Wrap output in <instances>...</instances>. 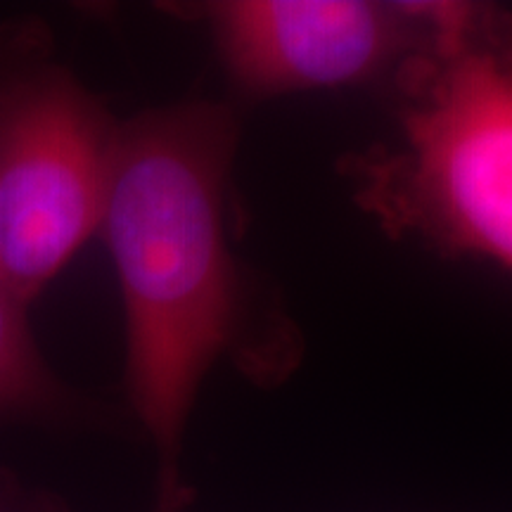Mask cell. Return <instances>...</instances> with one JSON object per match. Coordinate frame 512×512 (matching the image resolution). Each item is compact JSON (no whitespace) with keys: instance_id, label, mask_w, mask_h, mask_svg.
<instances>
[{"instance_id":"6da1fadb","label":"cell","mask_w":512,"mask_h":512,"mask_svg":"<svg viewBox=\"0 0 512 512\" xmlns=\"http://www.w3.org/2000/svg\"><path fill=\"white\" fill-rule=\"evenodd\" d=\"M235 117L183 102L117 124L100 230L126 313V382L159 453V510H183L178 456L204 377L242 330L226 235Z\"/></svg>"},{"instance_id":"7a4b0ae2","label":"cell","mask_w":512,"mask_h":512,"mask_svg":"<svg viewBox=\"0 0 512 512\" xmlns=\"http://www.w3.org/2000/svg\"><path fill=\"white\" fill-rule=\"evenodd\" d=\"M396 81L399 143L358 164L361 202L387 228L512 271V22L439 3Z\"/></svg>"},{"instance_id":"3957f363","label":"cell","mask_w":512,"mask_h":512,"mask_svg":"<svg viewBox=\"0 0 512 512\" xmlns=\"http://www.w3.org/2000/svg\"><path fill=\"white\" fill-rule=\"evenodd\" d=\"M117 124L72 74L0 79V285L29 304L98 233Z\"/></svg>"},{"instance_id":"277c9868","label":"cell","mask_w":512,"mask_h":512,"mask_svg":"<svg viewBox=\"0 0 512 512\" xmlns=\"http://www.w3.org/2000/svg\"><path fill=\"white\" fill-rule=\"evenodd\" d=\"M200 15L235 88L271 98L399 74L432 41L437 3L228 0Z\"/></svg>"},{"instance_id":"5b68a950","label":"cell","mask_w":512,"mask_h":512,"mask_svg":"<svg viewBox=\"0 0 512 512\" xmlns=\"http://www.w3.org/2000/svg\"><path fill=\"white\" fill-rule=\"evenodd\" d=\"M24 311L27 304L0 285V415H60L69 394L38 354Z\"/></svg>"},{"instance_id":"8992f818","label":"cell","mask_w":512,"mask_h":512,"mask_svg":"<svg viewBox=\"0 0 512 512\" xmlns=\"http://www.w3.org/2000/svg\"><path fill=\"white\" fill-rule=\"evenodd\" d=\"M0 512H67L41 491L27 489L15 477L0 470Z\"/></svg>"}]
</instances>
